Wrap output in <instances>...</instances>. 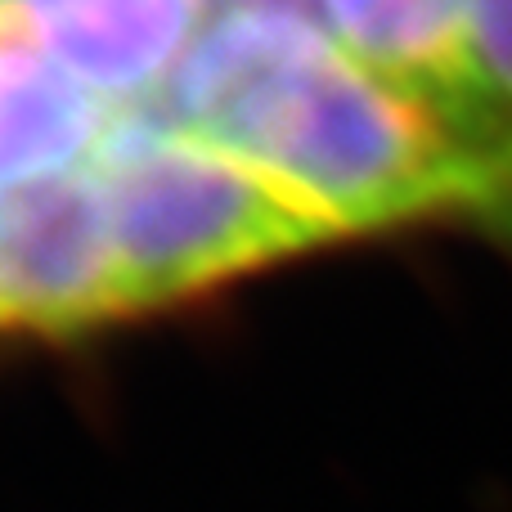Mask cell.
<instances>
[{"instance_id": "cell-5", "label": "cell", "mask_w": 512, "mask_h": 512, "mask_svg": "<svg viewBox=\"0 0 512 512\" xmlns=\"http://www.w3.org/2000/svg\"><path fill=\"white\" fill-rule=\"evenodd\" d=\"M319 23L373 77L423 108L481 180L477 104L468 86V0H319Z\"/></svg>"}, {"instance_id": "cell-4", "label": "cell", "mask_w": 512, "mask_h": 512, "mask_svg": "<svg viewBox=\"0 0 512 512\" xmlns=\"http://www.w3.org/2000/svg\"><path fill=\"white\" fill-rule=\"evenodd\" d=\"M207 23L203 0H0V27L32 41L108 108H149Z\"/></svg>"}, {"instance_id": "cell-2", "label": "cell", "mask_w": 512, "mask_h": 512, "mask_svg": "<svg viewBox=\"0 0 512 512\" xmlns=\"http://www.w3.org/2000/svg\"><path fill=\"white\" fill-rule=\"evenodd\" d=\"M108 230L135 310H162L342 234L306 203L158 108L113 117L95 153Z\"/></svg>"}, {"instance_id": "cell-3", "label": "cell", "mask_w": 512, "mask_h": 512, "mask_svg": "<svg viewBox=\"0 0 512 512\" xmlns=\"http://www.w3.org/2000/svg\"><path fill=\"white\" fill-rule=\"evenodd\" d=\"M131 315L95 162L0 185V333H81Z\"/></svg>"}, {"instance_id": "cell-6", "label": "cell", "mask_w": 512, "mask_h": 512, "mask_svg": "<svg viewBox=\"0 0 512 512\" xmlns=\"http://www.w3.org/2000/svg\"><path fill=\"white\" fill-rule=\"evenodd\" d=\"M113 117L72 72L0 27V185L90 167Z\"/></svg>"}, {"instance_id": "cell-8", "label": "cell", "mask_w": 512, "mask_h": 512, "mask_svg": "<svg viewBox=\"0 0 512 512\" xmlns=\"http://www.w3.org/2000/svg\"><path fill=\"white\" fill-rule=\"evenodd\" d=\"M207 18L221 14H301L319 18V0H203Z\"/></svg>"}, {"instance_id": "cell-1", "label": "cell", "mask_w": 512, "mask_h": 512, "mask_svg": "<svg viewBox=\"0 0 512 512\" xmlns=\"http://www.w3.org/2000/svg\"><path fill=\"white\" fill-rule=\"evenodd\" d=\"M149 108L288 189L342 239L445 216L486 225V189L450 135L319 18H207Z\"/></svg>"}, {"instance_id": "cell-7", "label": "cell", "mask_w": 512, "mask_h": 512, "mask_svg": "<svg viewBox=\"0 0 512 512\" xmlns=\"http://www.w3.org/2000/svg\"><path fill=\"white\" fill-rule=\"evenodd\" d=\"M468 86L490 230L512 234V0H468Z\"/></svg>"}]
</instances>
